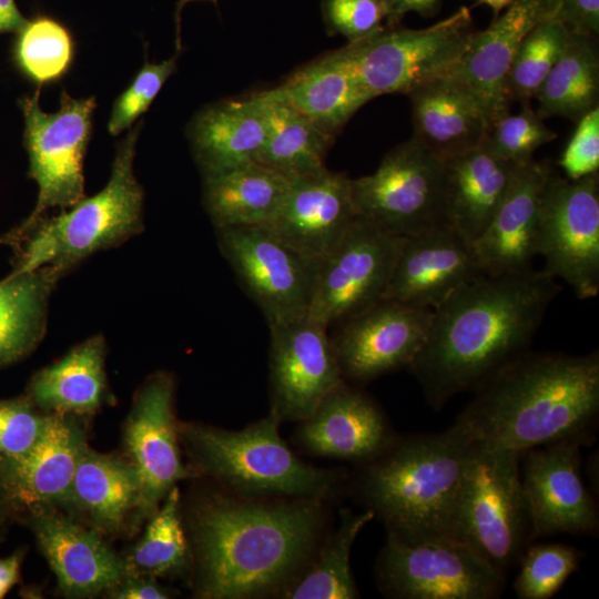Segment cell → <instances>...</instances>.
Segmentation results:
<instances>
[{
    "mask_svg": "<svg viewBox=\"0 0 599 599\" xmlns=\"http://www.w3.org/2000/svg\"><path fill=\"white\" fill-rule=\"evenodd\" d=\"M187 555L180 520V494L174 486L125 564V570L150 577L175 573L186 566Z\"/></svg>",
    "mask_w": 599,
    "mask_h": 599,
    "instance_id": "cell-37",
    "label": "cell"
},
{
    "mask_svg": "<svg viewBox=\"0 0 599 599\" xmlns=\"http://www.w3.org/2000/svg\"><path fill=\"white\" fill-rule=\"evenodd\" d=\"M402 241L357 216L319 261L307 316L331 328L383 300Z\"/></svg>",
    "mask_w": 599,
    "mask_h": 599,
    "instance_id": "cell-14",
    "label": "cell"
},
{
    "mask_svg": "<svg viewBox=\"0 0 599 599\" xmlns=\"http://www.w3.org/2000/svg\"><path fill=\"white\" fill-rule=\"evenodd\" d=\"M456 420L480 446L525 451L586 443L599 412V355L524 352L475 388Z\"/></svg>",
    "mask_w": 599,
    "mask_h": 599,
    "instance_id": "cell-3",
    "label": "cell"
},
{
    "mask_svg": "<svg viewBox=\"0 0 599 599\" xmlns=\"http://www.w3.org/2000/svg\"><path fill=\"white\" fill-rule=\"evenodd\" d=\"M141 123L121 141L106 185L52 217L41 219L16 245L13 273L48 267L60 277L99 251L143 230V191L133 172Z\"/></svg>",
    "mask_w": 599,
    "mask_h": 599,
    "instance_id": "cell-5",
    "label": "cell"
},
{
    "mask_svg": "<svg viewBox=\"0 0 599 599\" xmlns=\"http://www.w3.org/2000/svg\"><path fill=\"white\" fill-rule=\"evenodd\" d=\"M324 522L323 499L211 496L192 522L200 596L285 595L312 561Z\"/></svg>",
    "mask_w": 599,
    "mask_h": 599,
    "instance_id": "cell-2",
    "label": "cell"
},
{
    "mask_svg": "<svg viewBox=\"0 0 599 599\" xmlns=\"http://www.w3.org/2000/svg\"><path fill=\"white\" fill-rule=\"evenodd\" d=\"M579 551L561 544L527 547L519 559L514 589L520 599L551 598L578 569Z\"/></svg>",
    "mask_w": 599,
    "mask_h": 599,
    "instance_id": "cell-40",
    "label": "cell"
},
{
    "mask_svg": "<svg viewBox=\"0 0 599 599\" xmlns=\"http://www.w3.org/2000/svg\"><path fill=\"white\" fill-rule=\"evenodd\" d=\"M520 458L517 453L474 443L455 514L454 535L505 575L534 539Z\"/></svg>",
    "mask_w": 599,
    "mask_h": 599,
    "instance_id": "cell-7",
    "label": "cell"
},
{
    "mask_svg": "<svg viewBox=\"0 0 599 599\" xmlns=\"http://www.w3.org/2000/svg\"><path fill=\"white\" fill-rule=\"evenodd\" d=\"M582 444L560 440L521 455V485L532 538L597 530V507L580 473Z\"/></svg>",
    "mask_w": 599,
    "mask_h": 599,
    "instance_id": "cell-17",
    "label": "cell"
},
{
    "mask_svg": "<svg viewBox=\"0 0 599 599\" xmlns=\"http://www.w3.org/2000/svg\"><path fill=\"white\" fill-rule=\"evenodd\" d=\"M555 19L572 32L597 37L599 32V0H556Z\"/></svg>",
    "mask_w": 599,
    "mask_h": 599,
    "instance_id": "cell-46",
    "label": "cell"
},
{
    "mask_svg": "<svg viewBox=\"0 0 599 599\" xmlns=\"http://www.w3.org/2000/svg\"><path fill=\"white\" fill-rule=\"evenodd\" d=\"M387 20L386 26L393 27L408 12L432 17L438 11L441 0H383Z\"/></svg>",
    "mask_w": 599,
    "mask_h": 599,
    "instance_id": "cell-47",
    "label": "cell"
},
{
    "mask_svg": "<svg viewBox=\"0 0 599 599\" xmlns=\"http://www.w3.org/2000/svg\"><path fill=\"white\" fill-rule=\"evenodd\" d=\"M470 26V10L461 7L424 29L385 26L365 39L347 43L343 51L372 99L408 94L454 69L474 32Z\"/></svg>",
    "mask_w": 599,
    "mask_h": 599,
    "instance_id": "cell-8",
    "label": "cell"
},
{
    "mask_svg": "<svg viewBox=\"0 0 599 599\" xmlns=\"http://www.w3.org/2000/svg\"><path fill=\"white\" fill-rule=\"evenodd\" d=\"M352 179L323 171L292 179L273 222L267 225L305 255L321 261L357 219Z\"/></svg>",
    "mask_w": 599,
    "mask_h": 599,
    "instance_id": "cell-22",
    "label": "cell"
},
{
    "mask_svg": "<svg viewBox=\"0 0 599 599\" xmlns=\"http://www.w3.org/2000/svg\"><path fill=\"white\" fill-rule=\"evenodd\" d=\"M176 69V55L160 63L145 61L129 87L118 97L111 110L108 131L118 135L144 113L165 81Z\"/></svg>",
    "mask_w": 599,
    "mask_h": 599,
    "instance_id": "cell-42",
    "label": "cell"
},
{
    "mask_svg": "<svg viewBox=\"0 0 599 599\" xmlns=\"http://www.w3.org/2000/svg\"><path fill=\"white\" fill-rule=\"evenodd\" d=\"M282 420L267 416L241 430L183 425L180 434L199 469L232 494L250 498H317L335 494L344 476L301 460L281 438Z\"/></svg>",
    "mask_w": 599,
    "mask_h": 599,
    "instance_id": "cell-6",
    "label": "cell"
},
{
    "mask_svg": "<svg viewBox=\"0 0 599 599\" xmlns=\"http://www.w3.org/2000/svg\"><path fill=\"white\" fill-rule=\"evenodd\" d=\"M29 173L38 184L31 214L3 242L16 245L51 209L67 210L84 197L83 159L92 130L95 98H71L65 91L60 109L45 113L39 91L20 101Z\"/></svg>",
    "mask_w": 599,
    "mask_h": 599,
    "instance_id": "cell-9",
    "label": "cell"
},
{
    "mask_svg": "<svg viewBox=\"0 0 599 599\" xmlns=\"http://www.w3.org/2000/svg\"><path fill=\"white\" fill-rule=\"evenodd\" d=\"M357 215L406 237L446 224L445 163L412 138L385 154L372 174L352 179Z\"/></svg>",
    "mask_w": 599,
    "mask_h": 599,
    "instance_id": "cell-10",
    "label": "cell"
},
{
    "mask_svg": "<svg viewBox=\"0 0 599 599\" xmlns=\"http://www.w3.org/2000/svg\"><path fill=\"white\" fill-rule=\"evenodd\" d=\"M322 13L327 32L348 43L379 31L387 20L383 0H322Z\"/></svg>",
    "mask_w": 599,
    "mask_h": 599,
    "instance_id": "cell-43",
    "label": "cell"
},
{
    "mask_svg": "<svg viewBox=\"0 0 599 599\" xmlns=\"http://www.w3.org/2000/svg\"><path fill=\"white\" fill-rule=\"evenodd\" d=\"M551 173L547 164L535 160L520 165L488 226L471 243L484 274L532 268V260L538 255L542 199Z\"/></svg>",
    "mask_w": 599,
    "mask_h": 599,
    "instance_id": "cell-23",
    "label": "cell"
},
{
    "mask_svg": "<svg viewBox=\"0 0 599 599\" xmlns=\"http://www.w3.org/2000/svg\"><path fill=\"white\" fill-rule=\"evenodd\" d=\"M567 179L580 180L598 173L599 169V109L596 108L577 121L569 142L559 160Z\"/></svg>",
    "mask_w": 599,
    "mask_h": 599,
    "instance_id": "cell-45",
    "label": "cell"
},
{
    "mask_svg": "<svg viewBox=\"0 0 599 599\" xmlns=\"http://www.w3.org/2000/svg\"><path fill=\"white\" fill-rule=\"evenodd\" d=\"M558 19L536 26L522 40L510 65L506 92L508 101L529 103L561 55L570 35Z\"/></svg>",
    "mask_w": 599,
    "mask_h": 599,
    "instance_id": "cell-38",
    "label": "cell"
},
{
    "mask_svg": "<svg viewBox=\"0 0 599 599\" xmlns=\"http://www.w3.org/2000/svg\"><path fill=\"white\" fill-rule=\"evenodd\" d=\"M481 274L471 243L445 224L403 237L383 298L435 309Z\"/></svg>",
    "mask_w": 599,
    "mask_h": 599,
    "instance_id": "cell-20",
    "label": "cell"
},
{
    "mask_svg": "<svg viewBox=\"0 0 599 599\" xmlns=\"http://www.w3.org/2000/svg\"><path fill=\"white\" fill-rule=\"evenodd\" d=\"M512 1L514 0H478L479 3L489 7L496 16L502 12V10Z\"/></svg>",
    "mask_w": 599,
    "mask_h": 599,
    "instance_id": "cell-51",
    "label": "cell"
},
{
    "mask_svg": "<svg viewBox=\"0 0 599 599\" xmlns=\"http://www.w3.org/2000/svg\"><path fill=\"white\" fill-rule=\"evenodd\" d=\"M413 138L446 162L478 146L487 121L477 104L449 78L440 77L408 94Z\"/></svg>",
    "mask_w": 599,
    "mask_h": 599,
    "instance_id": "cell-29",
    "label": "cell"
},
{
    "mask_svg": "<svg viewBox=\"0 0 599 599\" xmlns=\"http://www.w3.org/2000/svg\"><path fill=\"white\" fill-rule=\"evenodd\" d=\"M104 359V337L91 336L39 370L30 382L28 397L34 406L55 414L93 413L106 393Z\"/></svg>",
    "mask_w": 599,
    "mask_h": 599,
    "instance_id": "cell-31",
    "label": "cell"
},
{
    "mask_svg": "<svg viewBox=\"0 0 599 599\" xmlns=\"http://www.w3.org/2000/svg\"><path fill=\"white\" fill-rule=\"evenodd\" d=\"M69 499L93 522L108 531L116 530L128 511L138 506L139 481L134 468L114 457L82 449Z\"/></svg>",
    "mask_w": 599,
    "mask_h": 599,
    "instance_id": "cell-35",
    "label": "cell"
},
{
    "mask_svg": "<svg viewBox=\"0 0 599 599\" xmlns=\"http://www.w3.org/2000/svg\"><path fill=\"white\" fill-rule=\"evenodd\" d=\"M535 99L541 119L562 116L577 122L598 108L599 50L596 37L570 32L567 44Z\"/></svg>",
    "mask_w": 599,
    "mask_h": 599,
    "instance_id": "cell-34",
    "label": "cell"
},
{
    "mask_svg": "<svg viewBox=\"0 0 599 599\" xmlns=\"http://www.w3.org/2000/svg\"><path fill=\"white\" fill-rule=\"evenodd\" d=\"M60 278L42 267L0 281V368L22 359L40 344L49 298Z\"/></svg>",
    "mask_w": 599,
    "mask_h": 599,
    "instance_id": "cell-32",
    "label": "cell"
},
{
    "mask_svg": "<svg viewBox=\"0 0 599 599\" xmlns=\"http://www.w3.org/2000/svg\"><path fill=\"white\" fill-rule=\"evenodd\" d=\"M115 597L120 599H165L170 596L165 589L153 580H139L133 577L116 592Z\"/></svg>",
    "mask_w": 599,
    "mask_h": 599,
    "instance_id": "cell-48",
    "label": "cell"
},
{
    "mask_svg": "<svg viewBox=\"0 0 599 599\" xmlns=\"http://www.w3.org/2000/svg\"><path fill=\"white\" fill-rule=\"evenodd\" d=\"M84 438L62 414L47 415L37 440L23 453L0 456V487L8 506L40 511L69 499Z\"/></svg>",
    "mask_w": 599,
    "mask_h": 599,
    "instance_id": "cell-21",
    "label": "cell"
},
{
    "mask_svg": "<svg viewBox=\"0 0 599 599\" xmlns=\"http://www.w3.org/2000/svg\"><path fill=\"white\" fill-rule=\"evenodd\" d=\"M260 93L267 114V136L256 162L291 180L326 169L334 136L267 90Z\"/></svg>",
    "mask_w": 599,
    "mask_h": 599,
    "instance_id": "cell-33",
    "label": "cell"
},
{
    "mask_svg": "<svg viewBox=\"0 0 599 599\" xmlns=\"http://www.w3.org/2000/svg\"><path fill=\"white\" fill-rule=\"evenodd\" d=\"M291 179L250 162L203 176V204L215 229L270 225L278 213Z\"/></svg>",
    "mask_w": 599,
    "mask_h": 599,
    "instance_id": "cell-30",
    "label": "cell"
},
{
    "mask_svg": "<svg viewBox=\"0 0 599 599\" xmlns=\"http://www.w3.org/2000/svg\"><path fill=\"white\" fill-rule=\"evenodd\" d=\"M376 570L380 588L400 599H495L506 586L505 573L456 536L407 541L387 532Z\"/></svg>",
    "mask_w": 599,
    "mask_h": 599,
    "instance_id": "cell-11",
    "label": "cell"
},
{
    "mask_svg": "<svg viewBox=\"0 0 599 599\" xmlns=\"http://www.w3.org/2000/svg\"><path fill=\"white\" fill-rule=\"evenodd\" d=\"M26 23L14 0H0V33L19 31Z\"/></svg>",
    "mask_w": 599,
    "mask_h": 599,
    "instance_id": "cell-50",
    "label": "cell"
},
{
    "mask_svg": "<svg viewBox=\"0 0 599 599\" xmlns=\"http://www.w3.org/2000/svg\"><path fill=\"white\" fill-rule=\"evenodd\" d=\"M45 419L28 396L0 400V456L26 451L41 434Z\"/></svg>",
    "mask_w": 599,
    "mask_h": 599,
    "instance_id": "cell-44",
    "label": "cell"
},
{
    "mask_svg": "<svg viewBox=\"0 0 599 599\" xmlns=\"http://www.w3.org/2000/svg\"><path fill=\"white\" fill-rule=\"evenodd\" d=\"M73 57L68 30L49 18H38L19 30L14 58L21 71L38 84L63 75Z\"/></svg>",
    "mask_w": 599,
    "mask_h": 599,
    "instance_id": "cell-39",
    "label": "cell"
},
{
    "mask_svg": "<svg viewBox=\"0 0 599 599\" xmlns=\"http://www.w3.org/2000/svg\"><path fill=\"white\" fill-rule=\"evenodd\" d=\"M339 526L319 549L307 572L286 591L291 599H355L358 591L349 557L359 531L374 517L370 509L356 514L348 508L339 511Z\"/></svg>",
    "mask_w": 599,
    "mask_h": 599,
    "instance_id": "cell-36",
    "label": "cell"
},
{
    "mask_svg": "<svg viewBox=\"0 0 599 599\" xmlns=\"http://www.w3.org/2000/svg\"><path fill=\"white\" fill-rule=\"evenodd\" d=\"M202 175L256 162L267 136V114L261 93L212 104L189 129Z\"/></svg>",
    "mask_w": 599,
    "mask_h": 599,
    "instance_id": "cell-26",
    "label": "cell"
},
{
    "mask_svg": "<svg viewBox=\"0 0 599 599\" xmlns=\"http://www.w3.org/2000/svg\"><path fill=\"white\" fill-rule=\"evenodd\" d=\"M190 1H194V0H179V1H177V11H176V16L180 14L181 9H182L187 2H190ZM212 1L215 2L216 0H212Z\"/></svg>",
    "mask_w": 599,
    "mask_h": 599,
    "instance_id": "cell-53",
    "label": "cell"
},
{
    "mask_svg": "<svg viewBox=\"0 0 599 599\" xmlns=\"http://www.w3.org/2000/svg\"><path fill=\"white\" fill-rule=\"evenodd\" d=\"M473 445L456 423L443 433L394 439L364 463L362 497L387 532L403 540L455 536L456 507Z\"/></svg>",
    "mask_w": 599,
    "mask_h": 599,
    "instance_id": "cell-4",
    "label": "cell"
},
{
    "mask_svg": "<svg viewBox=\"0 0 599 599\" xmlns=\"http://www.w3.org/2000/svg\"><path fill=\"white\" fill-rule=\"evenodd\" d=\"M21 559L19 552L0 558V599L19 581Z\"/></svg>",
    "mask_w": 599,
    "mask_h": 599,
    "instance_id": "cell-49",
    "label": "cell"
},
{
    "mask_svg": "<svg viewBox=\"0 0 599 599\" xmlns=\"http://www.w3.org/2000/svg\"><path fill=\"white\" fill-rule=\"evenodd\" d=\"M39 547L69 596L97 595L118 586L125 564L100 537L57 515L39 514L33 521Z\"/></svg>",
    "mask_w": 599,
    "mask_h": 599,
    "instance_id": "cell-25",
    "label": "cell"
},
{
    "mask_svg": "<svg viewBox=\"0 0 599 599\" xmlns=\"http://www.w3.org/2000/svg\"><path fill=\"white\" fill-rule=\"evenodd\" d=\"M433 309L383 298L334 326L333 347L345 382L366 383L409 366L426 338Z\"/></svg>",
    "mask_w": 599,
    "mask_h": 599,
    "instance_id": "cell-16",
    "label": "cell"
},
{
    "mask_svg": "<svg viewBox=\"0 0 599 599\" xmlns=\"http://www.w3.org/2000/svg\"><path fill=\"white\" fill-rule=\"evenodd\" d=\"M215 230L223 257L268 328L308 315L319 261L266 225Z\"/></svg>",
    "mask_w": 599,
    "mask_h": 599,
    "instance_id": "cell-12",
    "label": "cell"
},
{
    "mask_svg": "<svg viewBox=\"0 0 599 599\" xmlns=\"http://www.w3.org/2000/svg\"><path fill=\"white\" fill-rule=\"evenodd\" d=\"M295 438L316 456L362 463L375 458L395 439L376 403L347 382L301 420Z\"/></svg>",
    "mask_w": 599,
    "mask_h": 599,
    "instance_id": "cell-24",
    "label": "cell"
},
{
    "mask_svg": "<svg viewBox=\"0 0 599 599\" xmlns=\"http://www.w3.org/2000/svg\"><path fill=\"white\" fill-rule=\"evenodd\" d=\"M174 379L151 376L139 390L125 430V445L139 481L138 506L153 512L176 481L192 476L182 464L174 418Z\"/></svg>",
    "mask_w": 599,
    "mask_h": 599,
    "instance_id": "cell-19",
    "label": "cell"
},
{
    "mask_svg": "<svg viewBox=\"0 0 599 599\" xmlns=\"http://www.w3.org/2000/svg\"><path fill=\"white\" fill-rule=\"evenodd\" d=\"M485 30L473 32L449 78L480 109L487 126L509 112L507 75L525 37L556 17V0H514Z\"/></svg>",
    "mask_w": 599,
    "mask_h": 599,
    "instance_id": "cell-18",
    "label": "cell"
},
{
    "mask_svg": "<svg viewBox=\"0 0 599 599\" xmlns=\"http://www.w3.org/2000/svg\"><path fill=\"white\" fill-rule=\"evenodd\" d=\"M556 136L544 119L526 103L518 113L507 112L491 122L481 142L497 156L525 164L534 160L537 149Z\"/></svg>",
    "mask_w": 599,
    "mask_h": 599,
    "instance_id": "cell-41",
    "label": "cell"
},
{
    "mask_svg": "<svg viewBox=\"0 0 599 599\" xmlns=\"http://www.w3.org/2000/svg\"><path fill=\"white\" fill-rule=\"evenodd\" d=\"M444 163L446 224L473 243L488 226L521 164L497 156L483 142Z\"/></svg>",
    "mask_w": 599,
    "mask_h": 599,
    "instance_id": "cell-27",
    "label": "cell"
},
{
    "mask_svg": "<svg viewBox=\"0 0 599 599\" xmlns=\"http://www.w3.org/2000/svg\"><path fill=\"white\" fill-rule=\"evenodd\" d=\"M271 409L301 422L344 383L328 328L308 316L270 327Z\"/></svg>",
    "mask_w": 599,
    "mask_h": 599,
    "instance_id": "cell-15",
    "label": "cell"
},
{
    "mask_svg": "<svg viewBox=\"0 0 599 599\" xmlns=\"http://www.w3.org/2000/svg\"><path fill=\"white\" fill-rule=\"evenodd\" d=\"M560 288L545 270L481 274L433 309L408 366L427 402L440 408L526 352Z\"/></svg>",
    "mask_w": 599,
    "mask_h": 599,
    "instance_id": "cell-1",
    "label": "cell"
},
{
    "mask_svg": "<svg viewBox=\"0 0 599 599\" xmlns=\"http://www.w3.org/2000/svg\"><path fill=\"white\" fill-rule=\"evenodd\" d=\"M7 506H8V504H7V501H6V498H4L3 493H2V490H1V487H0V520H1V518H2V510H3V508L7 507Z\"/></svg>",
    "mask_w": 599,
    "mask_h": 599,
    "instance_id": "cell-52",
    "label": "cell"
},
{
    "mask_svg": "<svg viewBox=\"0 0 599 599\" xmlns=\"http://www.w3.org/2000/svg\"><path fill=\"white\" fill-rule=\"evenodd\" d=\"M545 271L568 283L580 300L599 293V177L551 173L545 189L538 234Z\"/></svg>",
    "mask_w": 599,
    "mask_h": 599,
    "instance_id": "cell-13",
    "label": "cell"
},
{
    "mask_svg": "<svg viewBox=\"0 0 599 599\" xmlns=\"http://www.w3.org/2000/svg\"><path fill=\"white\" fill-rule=\"evenodd\" d=\"M267 92L334 138L372 100L356 78L343 48L303 65Z\"/></svg>",
    "mask_w": 599,
    "mask_h": 599,
    "instance_id": "cell-28",
    "label": "cell"
}]
</instances>
